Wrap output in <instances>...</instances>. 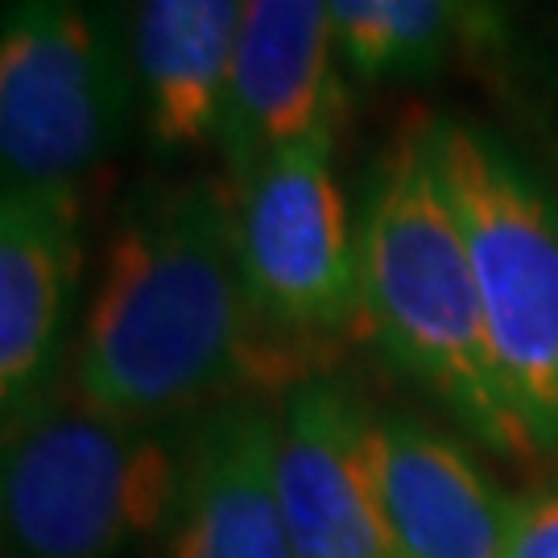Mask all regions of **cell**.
<instances>
[{
    "mask_svg": "<svg viewBox=\"0 0 558 558\" xmlns=\"http://www.w3.org/2000/svg\"><path fill=\"white\" fill-rule=\"evenodd\" d=\"M299 377L248 302L228 174L141 182L104 244L66 389L112 418L179 426Z\"/></svg>",
    "mask_w": 558,
    "mask_h": 558,
    "instance_id": "obj_1",
    "label": "cell"
},
{
    "mask_svg": "<svg viewBox=\"0 0 558 558\" xmlns=\"http://www.w3.org/2000/svg\"><path fill=\"white\" fill-rule=\"evenodd\" d=\"M360 339L456 435L534 476V456L484 331L476 269L435 154L430 112L368 161L356 195Z\"/></svg>",
    "mask_w": 558,
    "mask_h": 558,
    "instance_id": "obj_2",
    "label": "cell"
},
{
    "mask_svg": "<svg viewBox=\"0 0 558 558\" xmlns=\"http://www.w3.org/2000/svg\"><path fill=\"white\" fill-rule=\"evenodd\" d=\"M484 331L534 476L558 480V186L493 124L430 112Z\"/></svg>",
    "mask_w": 558,
    "mask_h": 558,
    "instance_id": "obj_3",
    "label": "cell"
},
{
    "mask_svg": "<svg viewBox=\"0 0 558 558\" xmlns=\"http://www.w3.org/2000/svg\"><path fill=\"white\" fill-rule=\"evenodd\" d=\"M182 426L112 418L71 389L0 426L4 558H145L174 497Z\"/></svg>",
    "mask_w": 558,
    "mask_h": 558,
    "instance_id": "obj_4",
    "label": "cell"
},
{
    "mask_svg": "<svg viewBox=\"0 0 558 558\" xmlns=\"http://www.w3.org/2000/svg\"><path fill=\"white\" fill-rule=\"evenodd\" d=\"M141 117L129 0H4V186L80 191Z\"/></svg>",
    "mask_w": 558,
    "mask_h": 558,
    "instance_id": "obj_5",
    "label": "cell"
},
{
    "mask_svg": "<svg viewBox=\"0 0 558 558\" xmlns=\"http://www.w3.org/2000/svg\"><path fill=\"white\" fill-rule=\"evenodd\" d=\"M336 141L281 145L232 182L236 248L265 336L302 373L360 336L356 207L336 174Z\"/></svg>",
    "mask_w": 558,
    "mask_h": 558,
    "instance_id": "obj_6",
    "label": "cell"
},
{
    "mask_svg": "<svg viewBox=\"0 0 558 558\" xmlns=\"http://www.w3.org/2000/svg\"><path fill=\"white\" fill-rule=\"evenodd\" d=\"M368 468L389 558H509L521 493L447 422L373 401Z\"/></svg>",
    "mask_w": 558,
    "mask_h": 558,
    "instance_id": "obj_7",
    "label": "cell"
},
{
    "mask_svg": "<svg viewBox=\"0 0 558 558\" xmlns=\"http://www.w3.org/2000/svg\"><path fill=\"white\" fill-rule=\"evenodd\" d=\"M83 195L4 186L0 195V422L66 389L83 323Z\"/></svg>",
    "mask_w": 558,
    "mask_h": 558,
    "instance_id": "obj_8",
    "label": "cell"
},
{
    "mask_svg": "<svg viewBox=\"0 0 558 558\" xmlns=\"http://www.w3.org/2000/svg\"><path fill=\"white\" fill-rule=\"evenodd\" d=\"M145 558H294L269 393H244L186 418L174 497Z\"/></svg>",
    "mask_w": 558,
    "mask_h": 558,
    "instance_id": "obj_9",
    "label": "cell"
},
{
    "mask_svg": "<svg viewBox=\"0 0 558 558\" xmlns=\"http://www.w3.org/2000/svg\"><path fill=\"white\" fill-rule=\"evenodd\" d=\"M368 405L373 398L336 368L302 373L274 398L294 558H389L368 468Z\"/></svg>",
    "mask_w": 558,
    "mask_h": 558,
    "instance_id": "obj_10",
    "label": "cell"
},
{
    "mask_svg": "<svg viewBox=\"0 0 558 558\" xmlns=\"http://www.w3.org/2000/svg\"><path fill=\"white\" fill-rule=\"evenodd\" d=\"M327 0H244L216 154L240 179L281 145L339 137L348 87Z\"/></svg>",
    "mask_w": 558,
    "mask_h": 558,
    "instance_id": "obj_11",
    "label": "cell"
},
{
    "mask_svg": "<svg viewBox=\"0 0 558 558\" xmlns=\"http://www.w3.org/2000/svg\"><path fill=\"white\" fill-rule=\"evenodd\" d=\"M244 0H137L141 124L161 154H195L220 137Z\"/></svg>",
    "mask_w": 558,
    "mask_h": 558,
    "instance_id": "obj_12",
    "label": "cell"
},
{
    "mask_svg": "<svg viewBox=\"0 0 558 558\" xmlns=\"http://www.w3.org/2000/svg\"><path fill=\"white\" fill-rule=\"evenodd\" d=\"M343 71L360 83L426 80L463 46H480L493 13L480 0H327Z\"/></svg>",
    "mask_w": 558,
    "mask_h": 558,
    "instance_id": "obj_13",
    "label": "cell"
},
{
    "mask_svg": "<svg viewBox=\"0 0 558 558\" xmlns=\"http://www.w3.org/2000/svg\"><path fill=\"white\" fill-rule=\"evenodd\" d=\"M509 558H558V480H546L534 493H521Z\"/></svg>",
    "mask_w": 558,
    "mask_h": 558,
    "instance_id": "obj_14",
    "label": "cell"
}]
</instances>
